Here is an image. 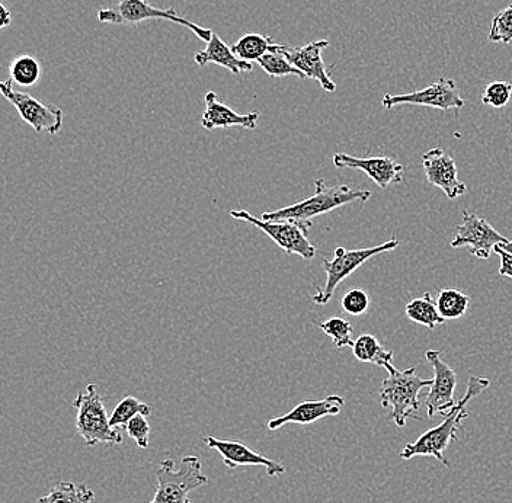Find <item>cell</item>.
Masks as SVG:
<instances>
[{"instance_id": "21", "label": "cell", "mask_w": 512, "mask_h": 503, "mask_svg": "<svg viewBox=\"0 0 512 503\" xmlns=\"http://www.w3.org/2000/svg\"><path fill=\"white\" fill-rule=\"evenodd\" d=\"M352 354L358 361L379 365L384 370L387 365L392 364L393 355H395L393 351H384L376 336L370 335V333H364L355 339L354 345H352Z\"/></svg>"}, {"instance_id": "22", "label": "cell", "mask_w": 512, "mask_h": 503, "mask_svg": "<svg viewBox=\"0 0 512 503\" xmlns=\"http://www.w3.org/2000/svg\"><path fill=\"white\" fill-rule=\"evenodd\" d=\"M405 313L411 322L428 329H434L435 326L443 325L446 322V319L438 312L437 301L432 299L430 293H425L419 299L409 301L406 304Z\"/></svg>"}, {"instance_id": "32", "label": "cell", "mask_w": 512, "mask_h": 503, "mask_svg": "<svg viewBox=\"0 0 512 503\" xmlns=\"http://www.w3.org/2000/svg\"><path fill=\"white\" fill-rule=\"evenodd\" d=\"M128 437L136 442L137 447L142 450H147L150 445V424L146 416L137 415L136 418L131 419L126 426Z\"/></svg>"}, {"instance_id": "10", "label": "cell", "mask_w": 512, "mask_h": 503, "mask_svg": "<svg viewBox=\"0 0 512 503\" xmlns=\"http://www.w3.org/2000/svg\"><path fill=\"white\" fill-rule=\"evenodd\" d=\"M382 104L386 110L408 104L435 108L440 111H460L464 107V99L453 79L441 78L427 88L411 92V94L384 95Z\"/></svg>"}, {"instance_id": "16", "label": "cell", "mask_w": 512, "mask_h": 503, "mask_svg": "<svg viewBox=\"0 0 512 503\" xmlns=\"http://www.w3.org/2000/svg\"><path fill=\"white\" fill-rule=\"evenodd\" d=\"M334 165L336 168L355 169L366 173L371 181L376 182L380 188H387L399 184L403 179V166L392 158H357L347 153H335Z\"/></svg>"}, {"instance_id": "34", "label": "cell", "mask_w": 512, "mask_h": 503, "mask_svg": "<svg viewBox=\"0 0 512 503\" xmlns=\"http://www.w3.org/2000/svg\"><path fill=\"white\" fill-rule=\"evenodd\" d=\"M0 12H2V28H8L12 24V14L5 5H0Z\"/></svg>"}, {"instance_id": "25", "label": "cell", "mask_w": 512, "mask_h": 503, "mask_svg": "<svg viewBox=\"0 0 512 503\" xmlns=\"http://www.w3.org/2000/svg\"><path fill=\"white\" fill-rule=\"evenodd\" d=\"M9 73H11V79L14 80V83L30 88V86L37 85L40 82L41 66L34 57L22 54L9 64Z\"/></svg>"}, {"instance_id": "20", "label": "cell", "mask_w": 512, "mask_h": 503, "mask_svg": "<svg viewBox=\"0 0 512 503\" xmlns=\"http://www.w3.org/2000/svg\"><path fill=\"white\" fill-rule=\"evenodd\" d=\"M284 44L274 43L270 35L246 34L239 38L238 43L233 44L232 50L243 62H258L265 54L280 51Z\"/></svg>"}, {"instance_id": "8", "label": "cell", "mask_w": 512, "mask_h": 503, "mask_svg": "<svg viewBox=\"0 0 512 503\" xmlns=\"http://www.w3.org/2000/svg\"><path fill=\"white\" fill-rule=\"evenodd\" d=\"M230 216L235 220L246 221V223L252 224L256 229L264 232L265 235L270 237L272 242L283 249L284 252L290 253V255H299L303 259L315 258L316 248L310 243L307 233H309L310 227H312V221L307 223H300V221H270L264 219H258V217L252 216L249 211L246 210H235L230 211Z\"/></svg>"}, {"instance_id": "19", "label": "cell", "mask_w": 512, "mask_h": 503, "mask_svg": "<svg viewBox=\"0 0 512 503\" xmlns=\"http://www.w3.org/2000/svg\"><path fill=\"white\" fill-rule=\"evenodd\" d=\"M194 60L201 67L207 66L208 63L219 64V66L230 70L236 76L254 70L252 63L243 62L239 57H236L232 47L227 46L216 32H213V35H211V40L208 41L207 47L195 54Z\"/></svg>"}, {"instance_id": "17", "label": "cell", "mask_w": 512, "mask_h": 503, "mask_svg": "<svg viewBox=\"0 0 512 503\" xmlns=\"http://www.w3.org/2000/svg\"><path fill=\"white\" fill-rule=\"evenodd\" d=\"M345 400L341 396H328L322 400H304L300 402L293 410L286 415L270 419L267 422V428L270 431H277L288 424L310 425L326 418V416H336L344 409Z\"/></svg>"}, {"instance_id": "35", "label": "cell", "mask_w": 512, "mask_h": 503, "mask_svg": "<svg viewBox=\"0 0 512 503\" xmlns=\"http://www.w3.org/2000/svg\"><path fill=\"white\" fill-rule=\"evenodd\" d=\"M501 248L505 249L507 252L512 253V240H508L507 243H502Z\"/></svg>"}, {"instance_id": "29", "label": "cell", "mask_w": 512, "mask_h": 503, "mask_svg": "<svg viewBox=\"0 0 512 503\" xmlns=\"http://www.w3.org/2000/svg\"><path fill=\"white\" fill-rule=\"evenodd\" d=\"M488 40L491 43H512V3L492 18Z\"/></svg>"}, {"instance_id": "9", "label": "cell", "mask_w": 512, "mask_h": 503, "mask_svg": "<svg viewBox=\"0 0 512 503\" xmlns=\"http://www.w3.org/2000/svg\"><path fill=\"white\" fill-rule=\"evenodd\" d=\"M0 92L14 105L22 121L34 128L37 133H47L57 136L63 128V111L57 105L44 104L25 92L14 89V80L9 78L0 83Z\"/></svg>"}, {"instance_id": "14", "label": "cell", "mask_w": 512, "mask_h": 503, "mask_svg": "<svg viewBox=\"0 0 512 503\" xmlns=\"http://www.w3.org/2000/svg\"><path fill=\"white\" fill-rule=\"evenodd\" d=\"M204 442L211 450H216L222 457L224 466L229 469L236 470L238 467L262 466L267 469L268 476H281L286 473V467L278 461L271 460L256 453L248 445L239 441H224L216 437H206Z\"/></svg>"}, {"instance_id": "26", "label": "cell", "mask_w": 512, "mask_h": 503, "mask_svg": "<svg viewBox=\"0 0 512 503\" xmlns=\"http://www.w3.org/2000/svg\"><path fill=\"white\" fill-rule=\"evenodd\" d=\"M153 406L147 405V403L140 402L139 399L133 396L124 397L120 400L117 406L110 415L111 426L120 429L121 426H126L131 419L136 418L137 415H150L152 413Z\"/></svg>"}, {"instance_id": "18", "label": "cell", "mask_w": 512, "mask_h": 503, "mask_svg": "<svg viewBox=\"0 0 512 503\" xmlns=\"http://www.w3.org/2000/svg\"><path fill=\"white\" fill-rule=\"evenodd\" d=\"M259 112L252 111L248 114H239L220 101L216 92L206 94V111H204L201 124L206 130L214 128L242 127L246 130H255L258 127Z\"/></svg>"}, {"instance_id": "11", "label": "cell", "mask_w": 512, "mask_h": 503, "mask_svg": "<svg viewBox=\"0 0 512 503\" xmlns=\"http://www.w3.org/2000/svg\"><path fill=\"white\" fill-rule=\"evenodd\" d=\"M507 237L496 232L488 220L479 217L478 214H469L463 211V223L457 226L456 237L451 242V248H467L470 253L479 259L491 258L496 245L507 243Z\"/></svg>"}, {"instance_id": "27", "label": "cell", "mask_w": 512, "mask_h": 503, "mask_svg": "<svg viewBox=\"0 0 512 503\" xmlns=\"http://www.w3.org/2000/svg\"><path fill=\"white\" fill-rule=\"evenodd\" d=\"M284 47V46H283ZM270 78H284V76H297L300 79H307L303 72L293 66L283 54V48L274 53L265 54L256 62Z\"/></svg>"}, {"instance_id": "5", "label": "cell", "mask_w": 512, "mask_h": 503, "mask_svg": "<svg viewBox=\"0 0 512 503\" xmlns=\"http://www.w3.org/2000/svg\"><path fill=\"white\" fill-rule=\"evenodd\" d=\"M156 479L158 489L149 503H192L190 492L208 483L200 458L195 456L182 458L179 469H175L174 460L166 458L156 470Z\"/></svg>"}, {"instance_id": "24", "label": "cell", "mask_w": 512, "mask_h": 503, "mask_svg": "<svg viewBox=\"0 0 512 503\" xmlns=\"http://www.w3.org/2000/svg\"><path fill=\"white\" fill-rule=\"evenodd\" d=\"M437 307L440 315L446 320H457L460 317L466 315L467 310L470 309L472 300L463 291L457 290V288H446L441 290L438 294Z\"/></svg>"}, {"instance_id": "6", "label": "cell", "mask_w": 512, "mask_h": 503, "mask_svg": "<svg viewBox=\"0 0 512 503\" xmlns=\"http://www.w3.org/2000/svg\"><path fill=\"white\" fill-rule=\"evenodd\" d=\"M150 19H163V21L187 27L204 43H208L213 35V31L208 28L200 27V25L188 21L184 16L178 15L174 8H156L147 0H120L114 8H104L98 12V21L104 22V24L136 25L150 21Z\"/></svg>"}, {"instance_id": "31", "label": "cell", "mask_w": 512, "mask_h": 503, "mask_svg": "<svg viewBox=\"0 0 512 503\" xmlns=\"http://www.w3.org/2000/svg\"><path fill=\"white\" fill-rule=\"evenodd\" d=\"M341 306L348 315H366L368 309H370V296H368L366 291L360 290V288H352L342 297Z\"/></svg>"}, {"instance_id": "4", "label": "cell", "mask_w": 512, "mask_h": 503, "mask_svg": "<svg viewBox=\"0 0 512 503\" xmlns=\"http://www.w3.org/2000/svg\"><path fill=\"white\" fill-rule=\"evenodd\" d=\"M72 405L78 410L76 429L88 447L98 444L120 445L123 442L120 429L111 426L110 415L96 384H89L85 392L76 396Z\"/></svg>"}, {"instance_id": "33", "label": "cell", "mask_w": 512, "mask_h": 503, "mask_svg": "<svg viewBox=\"0 0 512 503\" xmlns=\"http://www.w3.org/2000/svg\"><path fill=\"white\" fill-rule=\"evenodd\" d=\"M494 252L501 259V265H499V275L502 277L511 278L512 280V253L505 251L501 248V245H496Z\"/></svg>"}, {"instance_id": "1", "label": "cell", "mask_w": 512, "mask_h": 503, "mask_svg": "<svg viewBox=\"0 0 512 503\" xmlns=\"http://www.w3.org/2000/svg\"><path fill=\"white\" fill-rule=\"evenodd\" d=\"M489 386H491V381L488 378L470 377L462 400L457 402V405L448 413L444 421L440 425L431 428L430 431L424 432L415 442L406 444L405 448L400 451L399 457L405 461L418 456L435 457L441 464L450 467V463L444 456V451L447 450L451 442L457 440V431H459L464 419L467 418V403L478 397L480 393L485 392Z\"/></svg>"}, {"instance_id": "28", "label": "cell", "mask_w": 512, "mask_h": 503, "mask_svg": "<svg viewBox=\"0 0 512 503\" xmlns=\"http://www.w3.org/2000/svg\"><path fill=\"white\" fill-rule=\"evenodd\" d=\"M319 329L332 339L336 348L341 349L345 346H351L352 348V345H354L351 338L352 325L342 317H331V319L319 323Z\"/></svg>"}, {"instance_id": "2", "label": "cell", "mask_w": 512, "mask_h": 503, "mask_svg": "<svg viewBox=\"0 0 512 503\" xmlns=\"http://www.w3.org/2000/svg\"><path fill=\"white\" fill-rule=\"evenodd\" d=\"M371 198V191L363 189H352L348 185H335L329 187L325 179L319 178L315 181V194L300 203L287 205L280 210L271 211V213L262 214V219L270 221H300L307 223L315 217L331 213L336 208L354 203L364 205Z\"/></svg>"}, {"instance_id": "30", "label": "cell", "mask_w": 512, "mask_h": 503, "mask_svg": "<svg viewBox=\"0 0 512 503\" xmlns=\"http://www.w3.org/2000/svg\"><path fill=\"white\" fill-rule=\"evenodd\" d=\"M512 95V83L504 82V80H496V82L489 83L483 91L482 104L488 107L501 108L507 107Z\"/></svg>"}, {"instance_id": "3", "label": "cell", "mask_w": 512, "mask_h": 503, "mask_svg": "<svg viewBox=\"0 0 512 503\" xmlns=\"http://www.w3.org/2000/svg\"><path fill=\"white\" fill-rule=\"evenodd\" d=\"M389 377L383 381L380 387V403L384 409L392 408L390 418L396 426L403 428L408 418H415L412 413L421 406L419 393L425 387H431L432 380L416 376V367L406 368L400 371L393 364L386 367ZM418 419V418H415Z\"/></svg>"}, {"instance_id": "23", "label": "cell", "mask_w": 512, "mask_h": 503, "mask_svg": "<svg viewBox=\"0 0 512 503\" xmlns=\"http://www.w3.org/2000/svg\"><path fill=\"white\" fill-rule=\"evenodd\" d=\"M95 492L86 485L79 483L60 482L51 489L48 495L38 499L37 503H91Z\"/></svg>"}, {"instance_id": "7", "label": "cell", "mask_w": 512, "mask_h": 503, "mask_svg": "<svg viewBox=\"0 0 512 503\" xmlns=\"http://www.w3.org/2000/svg\"><path fill=\"white\" fill-rule=\"evenodd\" d=\"M399 246V240L395 236L390 240L382 243L379 246L367 249H354V251H347L345 248L335 249V258L332 261L323 259V269L326 272L325 287L319 288L318 294L312 297L313 303L323 306L328 304L334 297L336 288L351 277L358 268L363 267L367 261H370L374 256L382 255V253L395 251Z\"/></svg>"}, {"instance_id": "15", "label": "cell", "mask_w": 512, "mask_h": 503, "mask_svg": "<svg viewBox=\"0 0 512 503\" xmlns=\"http://www.w3.org/2000/svg\"><path fill=\"white\" fill-rule=\"evenodd\" d=\"M328 47V40L313 41L303 47L284 46L283 54L288 62L304 73L307 79L318 80L323 91L332 94L336 91V83L326 70V64L322 57V51Z\"/></svg>"}, {"instance_id": "12", "label": "cell", "mask_w": 512, "mask_h": 503, "mask_svg": "<svg viewBox=\"0 0 512 503\" xmlns=\"http://www.w3.org/2000/svg\"><path fill=\"white\" fill-rule=\"evenodd\" d=\"M428 362H430L432 370H434V378L430 393H428L425 406H427L428 418L435 415H443L444 418L457 405L454 400V392L457 386V374L450 365L441 360V351L430 349L425 354Z\"/></svg>"}, {"instance_id": "13", "label": "cell", "mask_w": 512, "mask_h": 503, "mask_svg": "<svg viewBox=\"0 0 512 503\" xmlns=\"http://www.w3.org/2000/svg\"><path fill=\"white\" fill-rule=\"evenodd\" d=\"M427 181L432 187L443 189L448 200H456L467 192V185L459 179V169L456 162L443 150L434 147L422 156Z\"/></svg>"}]
</instances>
